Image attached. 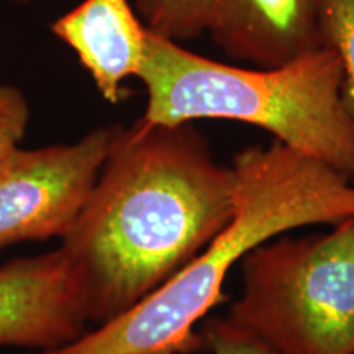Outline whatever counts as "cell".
<instances>
[{
	"label": "cell",
	"mask_w": 354,
	"mask_h": 354,
	"mask_svg": "<svg viewBox=\"0 0 354 354\" xmlns=\"http://www.w3.org/2000/svg\"><path fill=\"white\" fill-rule=\"evenodd\" d=\"M325 44L338 53L343 66V99L354 120V0H322Z\"/></svg>",
	"instance_id": "cell-10"
},
{
	"label": "cell",
	"mask_w": 354,
	"mask_h": 354,
	"mask_svg": "<svg viewBox=\"0 0 354 354\" xmlns=\"http://www.w3.org/2000/svg\"><path fill=\"white\" fill-rule=\"evenodd\" d=\"M136 77L148 95L146 120L258 127L354 183V120L343 99L342 59L328 44L277 68H240L148 30Z\"/></svg>",
	"instance_id": "cell-3"
},
{
	"label": "cell",
	"mask_w": 354,
	"mask_h": 354,
	"mask_svg": "<svg viewBox=\"0 0 354 354\" xmlns=\"http://www.w3.org/2000/svg\"><path fill=\"white\" fill-rule=\"evenodd\" d=\"M234 172L194 123L141 117L118 125L95 187L63 251L87 317L113 320L201 254L232 221Z\"/></svg>",
	"instance_id": "cell-1"
},
{
	"label": "cell",
	"mask_w": 354,
	"mask_h": 354,
	"mask_svg": "<svg viewBox=\"0 0 354 354\" xmlns=\"http://www.w3.org/2000/svg\"><path fill=\"white\" fill-rule=\"evenodd\" d=\"M207 32L225 55L254 68L325 46L322 0H216Z\"/></svg>",
	"instance_id": "cell-7"
},
{
	"label": "cell",
	"mask_w": 354,
	"mask_h": 354,
	"mask_svg": "<svg viewBox=\"0 0 354 354\" xmlns=\"http://www.w3.org/2000/svg\"><path fill=\"white\" fill-rule=\"evenodd\" d=\"M50 30L76 53L105 100L125 99L123 82L138 76L148 38L130 0H84L53 21Z\"/></svg>",
	"instance_id": "cell-8"
},
{
	"label": "cell",
	"mask_w": 354,
	"mask_h": 354,
	"mask_svg": "<svg viewBox=\"0 0 354 354\" xmlns=\"http://www.w3.org/2000/svg\"><path fill=\"white\" fill-rule=\"evenodd\" d=\"M87 322L81 279L61 246L0 266V346H63Z\"/></svg>",
	"instance_id": "cell-6"
},
{
	"label": "cell",
	"mask_w": 354,
	"mask_h": 354,
	"mask_svg": "<svg viewBox=\"0 0 354 354\" xmlns=\"http://www.w3.org/2000/svg\"><path fill=\"white\" fill-rule=\"evenodd\" d=\"M210 354H277L264 342L230 322L227 317L207 318L201 330Z\"/></svg>",
	"instance_id": "cell-11"
},
{
	"label": "cell",
	"mask_w": 354,
	"mask_h": 354,
	"mask_svg": "<svg viewBox=\"0 0 354 354\" xmlns=\"http://www.w3.org/2000/svg\"><path fill=\"white\" fill-rule=\"evenodd\" d=\"M12 2H19V3H28V2H32V0H12Z\"/></svg>",
	"instance_id": "cell-13"
},
{
	"label": "cell",
	"mask_w": 354,
	"mask_h": 354,
	"mask_svg": "<svg viewBox=\"0 0 354 354\" xmlns=\"http://www.w3.org/2000/svg\"><path fill=\"white\" fill-rule=\"evenodd\" d=\"M234 214L201 254L148 297L63 346L38 354H192L205 349L196 325L227 302L233 266L292 230L354 218V183L281 141L234 154Z\"/></svg>",
	"instance_id": "cell-2"
},
{
	"label": "cell",
	"mask_w": 354,
	"mask_h": 354,
	"mask_svg": "<svg viewBox=\"0 0 354 354\" xmlns=\"http://www.w3.org/2000/svg\"><path fill=\"white\" fill-rule=\"evenodd\" d=\"M216 0H135V8L149 32L183 43L209 28Z\"/></svg>",
	"instance_id": "cell-9"
},
{
	"label": "cell",
	"mask_w": 354,
	"mask_h": 354,
	"mask_svg": "<svg viewBox=\"0 0 354 354\" xmlns=\"http://www.w3.org/2000/svg\"><path fill=\"white\" fill-rule=\"evenodd\" d=\"M30 120V107L17 87L0 86V159L19 148Z\"/></svg>",
	"instance_id": "cell-12"
},
{
	"label": "cell",
	"mask_w": 354,
	"mask_h": 354,
	"mask_svg": "<svg viewBox=\"0 0 354 354\" xmlns=\"http://www.w3.org/2000/svg\"><path fill=\"white\" fill-rule=\"evenodd\" d=\"M227 318L277 354H354V218L279 234L243 261Z\"/></svg>",
	"instance_id": "cell-4"
},
{
	"label": "cell",
	"mask_w": 354,
	"mask_h": 354,
	"mask_svg": "<svg viewBox=\"0 0 354 354\" xmlns=\"http://www.w3.org/2000/svg\"><path fill=\"white\" fill-rule=\"evenodd\" d=\"M118 125L88 131L76 143L20 146L0 159V250L63 238L95 187Z\"/></svg>",
	"instance_id": "cell-5"
}]
</instances>
